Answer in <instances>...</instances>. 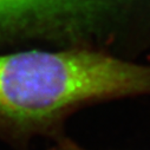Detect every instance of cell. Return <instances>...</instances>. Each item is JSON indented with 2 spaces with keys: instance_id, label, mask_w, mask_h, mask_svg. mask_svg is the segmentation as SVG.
Returning a JSON list of instances; mask_svg holds the SVG:
<instances>
[{
  "instance_id": "cell-2",
  "label": "cell",
  "mask_w": 150,
  "mask_h": 150,
  "mask_svg": "<svg viewBox=\"0 0 150 150\" xmlns=\"http://www.w3.org/2000/svg\"><path fill=\"white\" fill-rule=\"evenodd\" d=\"M97 0H0V39L52 32H76L86 25Z\"/></svg>"
},
{
  "instance_id": "cell-3",
  "label": "cell",
  "mask_w": 150,
  "mask_h": 150,
  "mask_svg": "<svg viewBox=\"0 0 150 150\" xmlns=\"http://www.w3.org/2000/svg\"><path fill=\"white\" fill-rule=\"evenodd\" d=\"M47 150H89V149L82 146L81 144L76 143L73 139L63 135V136L58 137L57 139H54L52 145Z\"/></svg>"
},
{
  "instance_id": "cell-1",
  "label": "cell",
  "mask_w": 150,
  "mask_h": 150,
  "mask_svg": "<svg viewBox=\"0 0 150 150\" xmlns=\"http://www.w3.org/2000/svg\"><path fill=\"white\" fill-rule=\"evenodd\" d=\"M150 95V64L86 46L0 54V141L26 150L38 137L64 135L77 111Z\"/></svg>"
}]
</instances>
